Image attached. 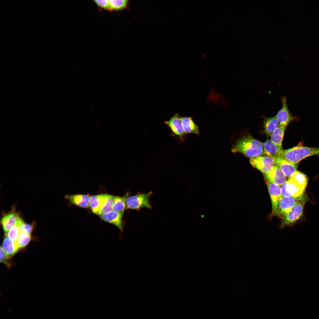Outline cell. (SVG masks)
Returning a JSON list of instances; mask_svg holds the SVG:
<instances>
[{
	"label": "cell",
	"instance_id": "6da1fadb",
	"mask_svg": "<svg viewBox=\"0 0 319 319\" xmlns=\"http://www.w3.org/2000/svg\"><path fill=\"white\" fill-rule=\"evenodd\" d=\"M231 151L234 153H241L250 158L258 157L263 154V143L248 135L237 140L232 145Z\"/></svg>",
	"mask_w": 319,
	"mask_h": 319
},
{
	"label": "cell",
	"instance_id": "7a4b0ae2",
	"mask_svg": "<svg viewBox=\"0 0 319 319\" xmlns=\"http://www.w3.org/2000/svg\"><path fill=\"white\" fill-rule=\"evenodd\" d=\"M319 154V147L304 146L300 144L292 148L283 150L279 157L292 164H298L306 158Z\"/></svg>",
	"mask_w": 319,
	"mask_h": 319
},
{
	"label": "cell",
	"instance_id": "3957f363",
	"mask_svg": "<svg viewBox=\"0 0 319 319\" xmlns=\"http://www.w3.org/2000/svg\"><path fill=\"white\" fill-rule=\"evenodd\" d=\"M152 194L150 191L129 196L126 202V209L137 210L145 208L151 209L150 198Z\"/></svg>",
	"mask_w": 319,
	"mask_h": 319
},
{
	"label": "cell",
	"instance_id": "277c9868",
	"mask_svg": "<svg viewBox=\"0 0 319 319\" xmlns=\"http://www.w3.org/2000/svg\"><path fill=\"white\" fill-rule=\"evenodd\" d=\"M305 204L302 199L299 201L289 212L281 216L282 223L280 227L284 228L292 225L302 217Z\"/></svg>",
	"mask_w": 319,
	"mask_h": 319
},
{
	"label": "cell",
	"instance_id": "5b68a950",
	"mask_svg": "<svg viewBox=\"0 0 319 319\" xmlns=\"http://www.w3.org/2000/svg\"><path fill=\"white\" fill-rule=\"evenodd\" d=\"M250 162L253 167L263 174L269 172L276 165L273 158L266 156H261L251 158L250 159Z\"/></svg>",
	"mask_w": 319,
	"mask_h": 319
},
{
	"label": "cell",
	"instance_id": "8992f818",
	"mask_svg": "<svg viewBox=\"0 0 319 319\" xmlns=\"http://www.w3.org/2000/svg\"><path fill=\"white\" fill-rule=\"evenodd\" d=\"M281 189L283 196L294 197L302 196L305 189V188L290 178L281 185Z\"/></svg>",
	"mask_w": 319,
	"mask_h": 319
},
{
	"label": "cell",
	"instance_id": "52a82bcc",
	"mask_svg": "<svg viewBox=\"0 0 319 319\" xmlns=\"http://www.w3.org/2000/svg\"><path fill=\"white\" fill-rule=\"evenodd\" d=\"M181 118L177 113L169 120L165 121L164 123L171 130L173 135L182 141H184L186 136L183 127Z\"/></svg>",
	"mask_w": 319,
	"mask_h": 319
},
{
	"label": "cell",
	"instance_id": "ba28073f",
	"mask_svg": "<svg viewBox=\"0 0 319 319\" xmlns=\"http://www.w3.org/2000/svg\"><path fill=\"white\" fill-rule=\"evenodd\" d=\"M302 199V196L297 197L283 196L278 202L276 215L280 217L289 212L299 201Z\"/></svg>",
	"mask_w": 319,
	"mask_h": 319
},
{
	"label": "cell",
	"instance_id": "9c48e42d",
	"mask_svg": "<svg viewBox=\"0 0 319 319\" xmlns=\"http://www.w3.org/2000/svg\"><path fill=\"white\" fill-rule=\"evenodd\" d=\"M282 107L278 111L276 118L279 122V125L287 127L289 123L296 118L293 116L289 110L287 103V100L284 96L281 97Z\"/></svg>",
	"mask_w": 319,
	"mask_h": 319
},
{
	"label": "cell",
	"instance_id": "30bf717a",
	"mask_svg": "<svg viewBox=\"0 0 319 319\" xmlns=\"http://www.w3.org/2000/svg\"><path fill=\"white\" fill-rule=\"evenodd\" d=\"M266 182L272 205V213L276 215L278 204L279 200L283 196L281 194L280 186L266 180Z\"/></svg>",
	"mask_w": 319,
	"mask_h": 319
},
{
	"label": "cell",
	"instance_id": "8fae6325",
	"mask_svg": "<svg viewBox=\"0 0 319 319\" xmlns=\"http://www.w3.org/2000/svg\"><path fill=\"white\" fill-rule=\"evenodd\" d=\"M123 213L112 210L103 213L100 216L102 220L115 225L122 232L123 227Z\"/></svg>",
	"mask_w": 319,
	"mask_h": 319
},
{
	"label": "cell",
	"instance_id": "7c38bea8",
	"mask_svg": "<svg viewBox=\"0 0 319 319\" xmlns=\"http://www.w3.org/2000/svg\"><path fill=\"white\" fill-rule=\"evenodd\" d=\"M276 165L281 169L286 177L290 178L297 171L298 164H292L280 157L273 158Z\"/></svg>",
	"mask_w": 319,
	"mask_h": 319
},
{
	"label": "cell",
	"instance_id": "4fadbf2b",
	"mask_svg": "<svg viewBox=\"0 0 319 319\" xmlns=\"http://www.w3.org/2000/svg\"><path fill=\"white\" fill-rule=\"evenodd\" d=\"M263 174L267 180L279 186L286 181V177L276 165L269 172Z\"/></svg>",
	"mask_w": 319,
	"mask_h": 319
},
{
	"label": "cell",
	"instance_id": "5bb4252c",
	"mask_svg": "<svg viewBox=\"0 0 319 319\" xmlns=\"http://www.w3.org/2000/svg\"><path fill=\"white\" fill-rule=\"evenodd\" d=\"M21 218L19 213L16 211L14 208L3 216L1 220V223L5 233H7Z\"/></svg>",
	"mask_w": 319,
	"mask_h": 319
},
{
	"label": "cell",
	"instance_id": "9a60e30c",
	"mask_svg": "<svg viewBox=\"0 0 319 319\" xmlns=\"http://www.w3.org/2000/svg\"><path fill=\"white\" fill-rule=\"evenodd\" d=\"M64 197L71 204L82 208H88L90 196L85 194L68 195Z\"/></svg>",
	"mask_w": 319,
	"mask_h": 319
},
{
	"label": "cell",
	"instance_id": "2e32d148",
	"mask_svg": "<svg viewBox=\"0 0 319 319\" xmlns=\"http://www.w3.org/2000/svg\"><path fill=\"white\" fill-rule=\"evenodd\" d=\"M263 154L273 158L279 157L283 150L282 147L277 146L268 139L263 143Z\"/></svg>",
	"mask_w": 319,
	"mask_h": 319
},
{
	"label": "cell",
	"instance_id": "e0dca14e",
	"mask_svg": "<svg viewBox=\"0 0 319 319\" xmlns=\"http://www.w3.org/2000/svg\"><path fill=\"white\" fill-rule=\"evenodd\" d=\"M108 194H100L90 196L89 206L93 213L97 215L107 198Z\"/></svg>",
	"mask_w": 319,
	"mask_h": 319
},
{
	"label": "cell",
	"instance_id": "ac0fdd59",
	"mask_svg": "<svg viewBox=\"0 0 319 319\" xmlns=\"http://www.w3.org/2000/svg\"><path fill=\"white\" fill-rule=\"evenodd\" d=\"M181 120L183 129L185 134H193L200 135L198 126L194 122L192 117H183L181 118Z\"/></svg>",
	"mask_w": 319,
	"mask_h": 319
},
{
	"label": "cell",
	"instance_id": "d6986e66",
	"mask_svg": "<svg viewBox=\"0 0 319 319\" xmlns=\"http://www.w3.org/2000/svg\"><path fill=\"white\" fill-rule=\"evenodd\" d=\"M2 248L9 258L16 253L19 249L17 242L7 236L4 239Z\"/></svg>",
	"mask_w": 319,
	"mask_h": 319
},
{
	"label": "cell",
	"instance_id": "ffe728a7",
	"mask_svg": "<svg viewBox=\"0 0 319 319\" xmlns=\"http://www.w3.org/2000/svg\"><path fill=\"white\" fill-rule=\"evenodd\" d=\"M279 125V122L276 116L264 119L263 123L264 132L267 137L271 136Z\"/></svg>",
	"mask_w": 319,
	"mask_h": 319
},
{
	"label": "cell",
	"instance_id": "44dd1931",
	"mask_svg": "<svg viewBox=\"0 0 319 319\" xmlns=\"http://www.w3.org/2000/svg\"><path fill=\"white\" fill-rule=\"evenodd\" d=\"M286 127L279 125L271 135V140L277 146L282 148V140Z\"/></svg>",
	"mask_w": 319,
	"mask_h": 319
},
{
	"label": "cell",
	"instance_id": "7402d4cb",
	"mask_svg": "<svg viewBox=\"0 0 319 319\" xmlns=\"http://www.w3.org/2000/svg\"><path fill=\"white\" fill-rule=\"evenodd\" d=\"M129 193H127L123 196H115L113 206V210L124 213L126 209V202L129 196Z\"/></svg>",
	"mask_w": 319,
	"mask_h": 319
},
{
	"label": "cell",
	"instance_id": "603a6c76",
	"mask_svg": "<svg viewBox=\"0 0 319 319\" xmlns=\"http://www.w3.org/2000/svg\"><path fill=\"white\" fill-rule=\"evenodd\" d=\"M128 1L127 0H109L108 10L117 11L125 9L128 7Z\"/></svg>",
	"mask_w": 319,
	"mask_h": 319
},
{
	"label": "cell",
	"instance_id": "cb8c5ba5",
	"mask_svg": "<svg viewBox=\"0 0 319 319\" xmlns=\"http://www.w3.org/2000/svg\"><path fill=\"white\" fill-rule=\"evenodd\" d=\"M24 222L21 218L6 233V235L13 241L16 242L20 232V226Z\"/></svg>",
	"mask_w": 319,
	"mask_h": 319
},
{
	"label": "cell",
	"instance_id": "d4e9b609",
	"mask_svg": "<svg viewBox=\"0 0 319 319\" xmlns=\"http://www.w3.org/2000/svg\"><path fill=\"white\" fill-rule=\"evenodd\" d=\"M115 196L108 195L106 199L97 215L100 216L103 213L113 210Z\"/></svg>",
	"mask_w": 319,
	"mask_h": 319
},
{
	"label": "cell",
	"instance_id": "484cf974",
	"mask_svg": "<svg viewBox=\"0 0 319 319\" xmlns=\"http://www.w3.org/2000/svg\"><path fill=\"white\" fill-rule=\"evenodd\" d=\"M290 178L298 183L301 186L305 188L306 187L308 179L307 176L303 173L299 171H297Z\"/></svg>",
	"mask_w": 319,
	"mask_h": 319
},
{
	"label": "cell",
	"instance_id": "4316f807",
	"mask_svg": "<svg viewBox=\"0 0 319 319\" xmlns=\"http://www.w3.org/2000/svg\"><path fill=\"white\" fill-rule=\"evenodd\" d=\"M30 240L31 236L30 234L20 232L16 242L19 249L22 248L26 246L29 243Z\"/></svg>",
	"mask_w": 319,
	"mask_h": 319
},
{
	"label": "cell",
	"instance_id": "83f0119b",
	"mask_svg": "<svg viewBox=\"0 0 319 319\" xmlns=\"http://www.w3.org/2000/svg\"><path fill=\"white\" fill-rule=\"evenodd\" d=\"M33 224H27L23 222L20 226V232L30 235L33 230Z\"/></svg>",
	"mask_w": 319,
	"mask_h": 319
},
{
	"label": "cell",
	"instance_id": "f1b7e54d",
	"mask_svg": "<svg viewBox=\"0 0 319 319\" xmlns=\"http://www.w3.org/2000/svg\"><path fill=\"white\" fill-rule=\"evenodd\" d=\"M94 1L99 8L108 10L109 5V0H96Z\"/></svg>",
	"mask_w": 319,
	"mask_h": 319
},
{
	"label": "cell",
	"instance_id": "f546056e",
	"mask_svg": "<svg viewBox=\"0 0 319 319\" xmlns=\"http://www.w3.org/2000/svg\"><path fill=\"white\" fill-rule=\"evenodd\" d=\"M0 262L7 265V266L10 265L7 262V260L9 259L5 253L2 247H0Z\"/></svg>",
	"mask_w": 319,
	"mask_h": 319
}]
</instances>
